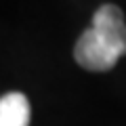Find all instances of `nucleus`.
Here are the masks:
<instances>
[{"mask_svg": "<svg viewBox=\"0 0 126 126\" xmlns=\"http://www.w3.org/2000/svg\"><path fill=\"white\" fill-rule=\"evenodd\" d=\"M126 55V23L124 13L116 4L97 9L93 25L78 38L74 59L88 72H107Z\"/></svg>", "mask_w": 126, "mask_h": 126, "instance_id": "nucleus-1", "label": "nucleus"}, {"mask_svg": "<svg viewBox=\"0 0 126 126\" xmlns=\"http://www.w3.org/2000/svg\"><path fill=\"white\" fill-rule=\"evenodd\" d=\"M0 126H30V101L21 93H6L0 99Z\"/></svg>", "mask_w": 126, "mask_h": 126, "instance_id": "nucleus-2", "label": "nucleus"}]
</instances>
